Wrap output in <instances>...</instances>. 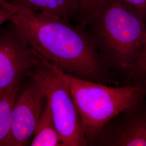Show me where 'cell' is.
<instances>
[{"instance_id": "obj_7", "label": "cell", "mask_w": 146, "mask_h": 146, "mask_svg": "<svg viewBox=\"0 0 146 146\" xmlns=\"http://www.w3.org/2000/svg\"><path fill=\"white\" fill-rule=\"evenodd\" d=\"M90 146H146V96L109 120Z\"/></svg>"}, {"instance_id": "obj_14", "label": "cell", "mask_w": 146, "mask_h": 146, "mask_svg": "<svg viewBox=\"0 0 146 146\" xmlns=\"http://www.w3.org/2000/svg\"><path fill=\"white\" fill-rule=\"evenodd\" d=\"M8 0H0V4H1V3H5V2H7Z\"/></svg>"}, {"instance_id": "obj_9", "label": "cell", "mask_w": 146, "mask_h": 146, "mask_svg": "<svg viewBox=\"0 0 146 146\" xmlns=\"http://www.w3.org/2000/svg\"><path fill=\"white\" fill-rule=\"evenodd\" d=\"M31 146H63L62 142L53 120L49 104L45 108L38 121Z\"/></svg>"}, {"instance_id": "obj_2", "label": "cell", "mask_w": 146, "mask_h": 146, "mask_svg": "<svg viewBox=\"0 0 146 146\" xmlns=\"http://www.w3.org/2000/svg\"><path fill=\"white\" fill-rule=\"evenodd\" d=\"M78 23L88 31L110 70L125 74L138 60L146 24L121 0H99Z\"/></svg>"}, {"instance_id": "obj_11", "label": "cell", "mask_w": 146, "mask_h": 146, "mask_svg": "<svg viewBox=\"0 0 146 146\" xmlns=\"http://www.w3.org/2000/svg\"><path fill=\"white\" fill-rule=\"evenodd\" d=\"M125 84L146 83V31L145 42L141 55L137 62L126 74Z\"/></svg>"}, {"instance_id": "obj_1", "label": "cell", "mask_w": 146, "mask_h": 146, "mask_svg": "<svg viewBox=\"0 0 146 146\" xmlns=\"http://www.w3.org/2000/svg\"><path fill=\"white\" fill-rule=\"evenodd\" d=\"M11 21L40 57L78 78L115 84L86 27L68 20L16 7Z\"/></svg>"}, {"instance_id": "obj_12", "label": "cell", "mask_w": 146, "mask_h": 146, "mask_svg": "<svg viewBox=\"0 0 146 146\" xmlns=\"http://www.w3.org/2000/svg\"><path fill=\"white\" fill-rule=\"evenodd\" d=\"M125 7L146 24V0H121Z\"/></svg>"}, {"instance_id": "obj_3", "label": "cell", "mask_w": 146, "mask_h": 146, "mask_svg": "<svg viewBox=\"0 0 146 146\" xmlns=\"http://www.w3.org/2000/svg\"><path fill=\"white\" fill-rule=\"evenodd\" d=\"M47 62L69 89L88 146L109 120L146 96V83L111 86L78 78Z\"/></svg>"}, {"instance_id": "obj_8", "label": "cell", "mask_w": 146, "mask_h": 146, "mask_svg": "<svg viewBox=\"0 0 146 146\" xmlns=\"http://www.w3.org/2000/svg\"><path fill=\"white\" fill-rule=\"evenodd\" d=\"M16 7L76 23L81 0H8Z\"/></svg>"}, {"instance_id": "obj_5", "label": "cell", "mask_w": 146, "mask_h": 146, "mask_svg": "<svg viewBox=\"0 0 146 146\" xmlns=\"http://www.w3.org/2000/svg\"><path fill=\"white\" fill-rule=\"evenodd\" d=\"M41 59L12 21L0 27V99L17 94Z\"/></svg>"}, {"instance_id": "obj_10", "label": "cell", "mask_w": 146, "mask_h": 146, "mask_svg": "<svg viewBox=\"0 0 146 146\" xmlns=\"http://www.w3.org/2000/svg\"><path fill=\"white\" fill-rule=\"evenodd\" d=\"M16 95L0 99V146H8L11 135V111Z\"/></svg>"}, {"instance_id": "obj_4", "label": "cell", "mask_w": 146, "mask_h": 146, "mask_svg": "<svg viewBox=\"0 0 146 146\" xmlns=\"http://www.w3.org/2000/svg\"><path fill=\"white\" fill-rule=\"evenodd\" d=\"M41 61L31 72L47 98L63 146H88L77 107L67 86L49 66Z\"/></svg>"}, {"instance_id": "obj_13", "label": "cell", "mask_w": 146, "mask_h": 146, "mask_svg": "<svg viewBox=\"0 0 146 146\" xmlns=\"http://www.w3.org/2000/svg\"><path fill=\"white\" fill-rule=\"evenodd\" d=\"M16 10L15 6L11 4L8 1L0 4V27L11 20Z\"/></svg>"}, {"instance_id": "obj_6", "label": "cell", "mask_w": 146, "mask_h": 146, "mask_svg": "<svg viewBox=\"0 0 146 146\" xmlns=\"http://www.w3.org/2000/svg\"><path fill=\"white\" fill-rule=\"evenodd\" d=\"M46 103L45 94L34 78L22 84L11 111L8 146L30 145Z\"/></svg>"}]
</instances>
